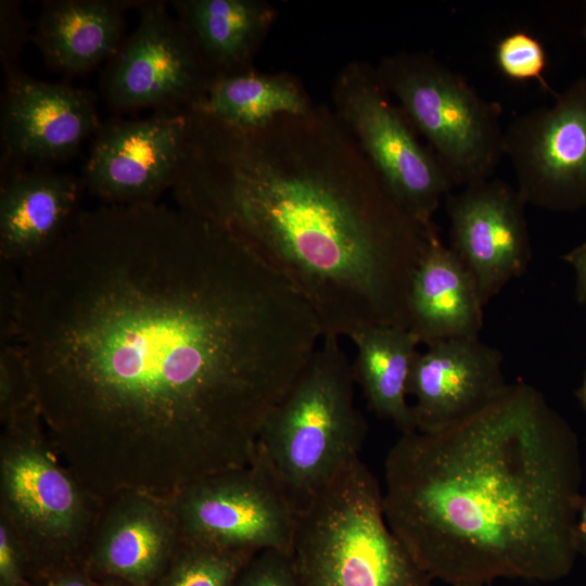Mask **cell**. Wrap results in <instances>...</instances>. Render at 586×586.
I'll use <instances>...</instances> for the list:
<instances>
[{
  "label": "cell",
  "instance_id": "1",
  "mask_svg": "<svg viewBox=\"0 0 586 586\" xmlns=\"http://www.w3.org/2000/svg\"><path fill=\"white\" fill-rule=\"evenodd\" d=\"M321 339L280 275L179 206L80 212L18 275L13 342L56 451L101 500L169 499L251 463Z\"/></svg>",
  "mask_w": 586,
  "mask_h": 586
},
{
  "label": "cell",
  "instance_id": "2",
  "mask_svg": "<svg viewBox=\"0 0 586 586\" xmlns=\"http://www.w3.org/2000/svg\"><path fill=\"white\" fill-rule=\"evenodd\" d=\"M177 206L227 230L309 305L322 336L408 329L413 275L437 229L390 195L331 106L241 128L200 107Z\"/></svg>",
  "mask_w": 586,
  "mask_h": 586
},
{
  "label": "cell",
  "instance_id": "3",
  "mask_svg": "<svg viewBox=\"0 0 586 586\" xmlns=\"http://www.w3.org/2000/svg\"><path fill=\"white\" fill-rule=\"evenodd\" d=\"M577 440L544 396L508 384L442 430L400 434L384 463L391 530L449 586L555 582L577 557Z\"/></svg>",
  "mask_w": 586,
  "mask_h": 586
},
{
  "label": "cell",
  "instance_id": "4",
  "mask_svg": "<svg viewBox=\"0 0 586 586\" xmlns=\"http://www.w3.org/2000/svg\"><path fill=\"white\" fill-rule=\"evenodd\" d=\"M354 383L340 337L322 336L260 431L254 458L297 512L359 457L367 422L355 405Z\"/></svg>",
  "mask_w": 586,
  "mask_h": 586
},
{
  "label": "cell",
  "instance_id": "5",
  "mask_svg": "<svg viewBox=\"0 0 586 586\" xmlns=\"http://www.w3.org/2000/svg\"><path fill=\"white\" fill-rule=\"evenodd\" d=\"M291 553L302 586H433L391 530L360 457L298 512Z\"/></svg>",
  "mask_w": 586,
  "mask_h": 586
},
{
  "label": "cell",
  "instance_id": "6",
  "mask_svg": "<svg viewBox=\"0 0 586 586\" xmlns=\"http://www.w3.org/2000/svg\"><path fill=\"white\" fill-rule=\"evenodd\" d=\"M1 515L37 582L86 564L101 499L61 464L37 405L2 422Z\"/></svg>",
  "mask_w": 586,
  "mask_h": 586
},
{
  "label": "cell",
  "instance_id": "7",
  "mask_svg": "<svg viewBox=\"0 0 586 586\" xmlns=\"http://www.w3.org/2000/svg\"><path fill=\"white\" fill-rule=\"evenodd\" d=\"M375 69L454 186L491 179L504 156L498 102L483 98L463 76L428 52L385 55Z\"/></svg>",
  "mask_w": 586,
  "mask_h": 586
},
{
  "label": "cell",
  "instance_id": "8",
  "mask_svg": "<svg viewBox=\"0 0 586 586\" xmlns=\"http://www.w3.org/2000/svg\"><path fill=\"white\" fill-rule=\"evenodd\" d=\"M332 110L392 199L429 230L442 199L455 187L430 146L383 87L375 66L354 60L339 71Z\"/></svg>",
  "mask_w": 586,
  "mask_h": 586
},
{
  "label": "cell",
  "instance_id": "9",
  "mask_svg": "<svg viewBox=\"0 0 586 586\" xmlns=\"http://www.w3.org/2000/svg\"><path fill=\"white\" fill-rule=\"evenodd\" d=\"M181 539L233 550L292 549L298 512L256 458L170 498Z\"/></svg>",
  "mask_w": 586,
  "mask_h": 586
},
{
  "label": "cell",
  "instance_id": "10",
  "mask_svg": "<svg viewBox=\"0 0 586 586\" xmlns=\"http://www.w3.org/2000/svg\"><path fill=\"white\" fill-rule=\"evenodd\" d=\"M214 80L189 33L163 1L139 4L136 29L106 62L101 89L117 112H183L200 105Z\"/></svg>",
  "mask_w": 586,
  "mask_h": 586
},
{
  "label": "cell",
  "instance_id": "11",
  "mask_svg": "<svg viewBox=\"0 0 586 586\" xmlns=\"http://www.w3.org/2000/svg\"><path fill=\"white\" fill-rule=\"evenodd\" d=\"M502 152L526 204L586 205V78L558 93L551 105L514 117L504 131Z\"/></svg>",
  "mask_w": 586,
  "mask_h": 586
},
{
  "label": "cell",
  "instance_id": "12",
  "mask_svg": "<svg viewBox=\"0 0 586 586\" xmlns=\"http://www.w3.org/2000/svg\"><path fill=\"white\" fill-rule=\"evenodd\" d=\"M187 132L186 111L101 124L82 169V186L106 204L157 202L176 181Z\"/></svg>",
  "mask_w": 586,
  "mask_h": 586
},
{
  "label": "cell",
  "instance_id": "13",
  "mask_svg": "<svg viewBox=\"0 0 586 586\" xmlns=\"http://www.w3.org/2000/svg\"><path fill=\"white\" fill-rule=\"evenodd\" d=\"M525 205L517 188L492 178L446 196L449 247L472 275L484 305L528 266Z\"/></svg>",
  "mask_w": 586,
  "mask_h": 586
},
{
  "label": "cell",
  "instance_id": "14",
  "mask_svg": "<svg viewBox=\"0 0 586 586\" xmlns=\"http://www.w3.org/2000/svg\"><path fill=\"white\" fill-rule=\"evenodd\" d=\"M4 68L1 138L12 164L64 162L94 136L101 123L90 90Z\"/></svg>",
  "mask_w": 586,
  "mask_h": 586
},
{
  "label": "cell",
  "instance_id": "15",
  "mask_svg": "<svg viewBox=\"0 0 586 586\" xmlns=\"http://www.w3.org/2000/svg\"><path fill=\"white\" fill-rule=\"evenodd\" d=\"M502 354L479 337L426 345L410 372L416 431L442 430L479 411L506 387Z\"/></svg>",
  "mask_w": 586,
  "mask_h": 586
},
{
  "label": "cell",
  "instance_id": "16",
  "mask_svg": "<svg viewBox=\"0 0 586 586\" xmlns=\"http://www.w3.org/2000/svg\"><path fill=\"white\" fill-rule=\"evenodd\" d=\"M111 500L86 565L99 578L153 586L180 542L170 499L129 492Z\"/></svg>",
  "mask_w": 586,
  "mask_h": 586
},
{
  "label": "cell",
  "instance_id": "17",
  "mask_svg": "<svg viewBox=\"0 0 586 586\" xmlns=\"http://www.w3.org/2000/svg\"><path fill=\"white\" fill-rule=\"evenodd\" d=\"M81 180L48 170H11L0 190L1 262L20 267L50 251L79 214Z\"/></svg>",
  "mask_w": 586,
  "mask_h": 586
},
{
  "label": "cell",
  "instance_id": "18",
  "mask_svg": "<svg viewBox=\"0 0 586 586\" xmlns=\"http://www.w3.org/2000/svg\"><path fill=\"white\" fill-rule=\"evenodd\" d=\"M484 306L468 268L434 235L412 278L408 330L425 346L479 337Z\"/></svg>",
  "mask_w": 586,
  "mask_h": 586
},
{
  "label": "cell",
  "instance_id": "19",
  "mask_svg": "<svg viewBox=\"0 0 586 586\" xmlns=\"http://www.w3.org/2000/svg\"><path fill=\"white\" fill-rule=\"evenodd\" d=\"M131 5L119 0L44 1L33 40L49 68L84 74L116 53L125 39V11Z\"/></svg>",
  "mask_w": 586,
  "mask_h": 586
},
{
  "label": "cell",
  "instance_id": "20",
  "mask_svg": "<svg viewBox=\"0 0 586 586\" xmlns=\"http://www.w3.org/2000/svg\"><path fill=\"white\" fill-rule=\"evenodd\" d=\"M170 7L214 79L254 69L278 16L265 0H174Z\"/></svg>",
  "mask_w": 586,
  "mask_h": 586
},
{
  "label": "cell",
  "instance_id": "21",
  "mask_svg": "<svg viewBox=\"0 0 586 586\" xmlns=\"http://www.w3.org/2000/svg\"><path fill=\"white\" fill-rule=\"evenodd\" d=\"M348 337L356 347L354 379L369 409L392 422L400 434L415 432L407 396L411 368L419 353L417 336L402 327L371 326Z\"/></svg>",
  "mask_w": 586,
  "mask_h": 586
},
{
  "label": "cell",
  "instance_id": "22",
  "mask_svg": "<svg viewBox=\"0 0 586 586\" xmlns=\"http://www.w3.org/2000/svg\"><path fill=\"white\" fill-rule=\"evenodd\" d=\"M315 105L295 75L252 69L215 78L195 107L232 126L253 128L280 115L306 113Z\"/></svg>",
  "mask_w": 586,
  "mask_h": 586
},
{
  "label": "cell",
  "instance_id": "23",
  "mask_svg": "<svg viewBox=\"0 0 586 586\" xmlns=\"http://www.w3.org/2000/svg\"><path fill=\"white\" fill-rule=\"evenodd\" d=\"M255 553L180 538L169 564L153 586H233Z\"/></svg>",
  "mask_w": 586,
  "mask_h": 586
},
{
  "label": "cell",
  "instance_id": "24",
  "mask_svg": "<svg viewBox=\"0 0 586 586\" xmlns=\"http://www.w3.org/2000/svg\"><path fill=\"white\" fill-rule=\"evenodd\" d=\"M494 59L499 72L510 80L537 81L542 88L556 97L544 77L547 53L536 37L523 30L512 31L496 43Z\"/></svg>",
  "mask_w": 586,
  "mask_h": 586
},
{
  "label": "cell",
  "instance_id": "25",
  "mask_svg": "<svg viewBox=\"0 0 586 586\" xmlns=\"http://www.w3.org/2000/svg\"><path fill=\"white\" fill-rule=\"evenodd\" d=\"M36 404L30 372L22 348L4 343L0 354V418L5 422Z\"/></svg>",
  "mask_w": 586,
  "mask_h": 586
},
{
  "label": "cell",
  "instance_id": "26",
  "mask_svg": "<svg viewBox=\"0 0 586 586\" xmlns=\"http://www.w3.org/2000/svg\"><path fill=\"white\" fill-rule=\"evenodd\" d=\"M233 586H302L290 551L265 549L244 565Z\"/></svg>",
  "mask_w": 586,
  "mask_h": 586
},
{
  "label": "cell",
  "instance_id": "27",
  "mask_svg": "<svg viewBox=\"0 0 586 586\" xmlns=\"http://www.w3.org/2000/svg\"><path fill=\"white\" fill-rule=\"evenodd\" d=\"M21 540L10 522L0 515V586H31Z\"/></svg>",
  "mask_w": 586,
  "mask_h": 586
},
{
  "label": "cell",
  "instance_id": "28",
  "mask_svg": "<svg viewBox=\"0 0 586 586\" xmlns=\"http://www.w3.org/2000/svg\"><path fill=\"white\" fill-rule=\"evenodd\" d=\"M23 15L12 2L1 4V50L4 65H12L13 55L21 49L25 40L26 29Z\"/></svg>",
  "mask_w": 586,
  "mask_h": 586
},
{
  "label": "cell",
  "instance_id": "29",
  "mask_svg": "<svg viewBox=\"0 0 586 586\" xmlns=\"http://www.w3.org/2000/svg\"><path fill=\"white\" fill-rule=\"evenodd\" d=\"M93 576L87 565L81 564L41 579L35 586H99L100 579Z\"/></svg>",
  "mask_w": 586,
  "mask_h": 586
},
{
  "label": "cell",
  "instance_id": "30",
  "mask_svg": "<svg viewBox=\"0 0 586 586\" xmlns=\"http://www.w3.org/2000/svg\"><path fill=\"white\" fill-rule=\"evenodd\" d=\"M576 269L578 278V293L586 298V245L565 256Z\"/></svg>",
  "mask_w": 586,
  "mask_h": 586
},
{
  "label": "cell",
  "instance_id": "31",
  "mask_svg": "<svg viewBox=\"0 0 586 586\" xmlns=\"http://www.w3.org/2000/svg\"><path fill=\"white\" fill-rule=\"evenodd\" d=\"M575 547L577 555L586 558V495L583 496L576 525H575Z\"/></svg>",
  "mask_w": 586,
  "mask_h": 586
},
{
  "label": "cell",
  "instance_id": "32",
  "mask_svg": "<svg viewBox=\"0 0 586 586\" xmlns=\"http://www.w3.org/2000/svg\"><path fill=\"white\" fill-rule=\"evenodd\" d=\"M99 586H130V585L117 578L106 577V578L100 579Z\"/></svg>",
  "mask_w": 586,
  "mask_h": 586
},
{
  "label": "cell",
  "instance_id": "33",
  "mask_svg": "<svg viewBox=\"0 0 586 586\" xmlns=\"http://www.w3.org/2000/svg\"><path fill=\"white\" fill-rule=\"evenodd\" d=\"M581 399L586 408V378L584 380V383L582 385V388H581Z\"/></svg>",
  "mask_w": 586,
  "mask_h": 586
},
{
  "label": "cell",
  "instance_id": "34",
  "mask_svg": "<svg viewBox=\"0 0 586 586\" xmlns=\"http://www.w3.org/2000/svg\"><path fill=\"white\" fill-rule=\"evenodd\" d=\"M583 35H584L585 40H586V2H585V24H584Z\"/></svg>",
  "mask_w": 586,
  "mask_h": 586
}]
</instances>
